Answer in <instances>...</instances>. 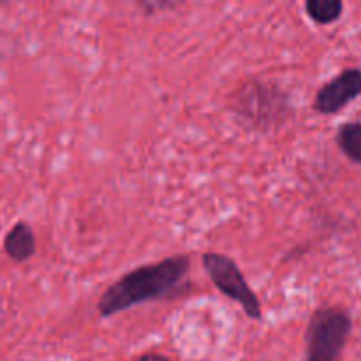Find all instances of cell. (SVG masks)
<instances>
[{"mask_svg": "<svg viewBox=\"0 0 361 361\" xmlns=\"http://www.w3.org/2000/svg\"><path fill=\"white\" fill-rule=\"evenodd\" d=\"M189 268L190 257L175 254L127 271L102 293L97 302L99 314L101 317H113L133 307L164 300L183 284Z\"/></svg>", "mask_w": 361, "mask_h": 361, "instance_id": "1", "label": "cell"}, {"mask_svg": "<svg viewBox=\"0 0 361 361\" xmlns=\"http://www.w3.org/2000/svg\"><path fill=\"white\" fill-rule=\"evenodd\" d=\"M231 108L236 116L257 130L277 129L293 111L288 92L274 81L261 80L247 81L235 90Z\"/></svg>", "mask_w": 361, "mask_h": 361, "instance_id": "2", "label": "cell"}, {"mask_svg": "<svg viewBox=\"0 0 361 361\" xmlns=\"http://www.w3.org/2000/svg\"><path fill=\"white\" fill-rule=\"evenodd\" d=\"M353 331V317L342 307H321L307 324L305 361H341Z\"/></svg>", "mask_w": 361, "mask_h": 361, "instance_id": "3", "label": "cell"}, {"mask_svg": "<svg viewBox=\"0 0 361 361\" xmlns=\"http://www.w3.org/2000/svg\"><path fill=\"white\" fill-rule=\"evenodd\" d=\"M203 268L215 288L229 300L240 303L250 319L259 321L263 317L259 296L250 288L245 275L242 274L238 263L233 257L219 252H207L203 254Z\"/></svg>", "mask_w": 361, "mask_h": 361, "instance_id": "4", "label": "cell"}, {"mask_svg": "<svg viewBox=\"0 0 361 361\" xmlns=\"http://www.w3.org/2000/svg\"><path fill=\"white\" fill-rule=\"evenodd\" d=\"M361 97V69L348 67L317 90L314 109L321 115H337Z\"/></svg>", "mask_w": 361, "mask_h": 361, "instance_id": "5", "label": "cell"}, {"mask_svg": "<svg viewBox=\"0 0 361 361\" xmlns=\"http://www.w3.org/2000/svg\"><path fill=\"white\" fill-rule=\"evenodd\" d=\"M4 250L14 263H25L37 252V240L32 226L25 221H18L4 240Z\"/></svg>", "mask_w": 361, "mask_h": 361, "instance_id": "6", "label": "cell"}, {"mask_svg": "<svg viewBox=\"0 0 361 361\" xmlns=\"http://www.w3.org/2000/svg\"><path fill=\"white\" fill-rule=\"evenodd\" d=\"M337 145L355 164H361V122H345L337 130Z\"/></svg>", "mask_w": 361, "mask_h": 361, "instance_id": "7", "label": "cell"}, {"mask_svg": "<svg viewBox=\"0 0 361 361\" xmlns=\"http://www.w3.org/2000/svg\"><path fill=\"white\" fill-rule=\"evenodd\" d=\"M305 11L310 20L317 25H331L341 20L344 2L341 0H307Z\"/></svg>", "mask_w": 361, "mask_h": 361, "instance_id": "8", "label": "cell"}, {"mask_svg": "<svg viewBox=\"0 0 361 361\" xmlns=\"http://www.w3.org/2000/svg\"><path fill=\"white\" fill-rule=\"evenodd\" d=\"M141 6H143V9L150 14L154 9H168V7H176V4L175 2H143Z\"/></svg>", "mask_w": 361, "mask_h": 361, "instance_id": "9", "label": "cell"}, {"mask_svg": "<svg viewBox=\"0 0 361 361\" xmlns=\"http://www.w3.org/2000/svg\"><path fill=\"white\" fill-rule=\"evenodd\" d=\"M136 361H169L168 356L161 355V353H145V355H141L140 358H137Z\"/></svg>", "mask_w": 361, "mask_h": 361, "instance_id": "10", "label": "cell"}]
</instances>
